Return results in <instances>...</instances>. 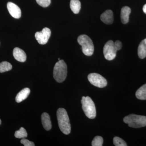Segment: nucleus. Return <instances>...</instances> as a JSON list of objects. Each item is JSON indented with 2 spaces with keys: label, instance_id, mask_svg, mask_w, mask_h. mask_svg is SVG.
Wrapping results in <instances>:
<instances>
[{
  "label": "nucleus",
  "instance_id": "1",
  "mask_svg": "<svg viewBox=\"0 0 146 146\" xmlns=\"http://www.w3.org/2000/svg\"><path fill=\"white\" fill-rule=\"evenodd\" d=\"M58 126L60 131L66 135L71 132V124L67 111L63 108H59L57 111Z\"/></svg>",
  "mask_w": 146,
  "mask_h": 146
},
{
  "label": "nucleus",
  "instance_id": "2",
  "mask_svg": "<svg viewBox=\"0 0 146 146\" xmlns=\"http://www.w3.org/2000/svg\"><path fill=\"white\" fill-rule=\"evenodd\" d=\"M67 66L63 60H58L54 68L53 76L56 81L62 82L65 80L67 76Z\"/></svg>",
  "mask_w": 146,
  "mask_h": 146
},
{
  "label": "nucleus",
  "instance_id": "3",
  "mask_svg": "<svg viewBox=\"0 0 146 146\" xmlns=\"http://www.w3.org/2000/svg\"><path fill=\"white\" fill-rule=\"evenodd\" d=\"M123 121L131 127L138 128L146 126V117L145 116L131 114L124 118Z\"/></svg>",
  "mask_w": 146,
  "mask_h": 146
},
{
  "label": "nucleus",
  "instance_id": "4",
  "mask_svg": "<svg viewBox=\"0 0 146 146\" xmlns=\"http://www.w3.org/2000/svg\"><path fill=\"white\" fill-rule=\"evenodd\" d=\"M78 42L82 46V49L84 54L87 56H91L94 54V45L91 38L87 35H82L78 38Z\"/></svg>",
  "mask_w": 146,
  "mask_h": 146
},
{
  "label": "nucleus",
  "instance_id": "5",
  "mask_svg": "<svg viewBox=\"0 0 146 146\" xmlns=\"http://www.w3.org/2000/svg\"><path fill=\"white\" fill-rule=\"evenodd\" d=\"M82 108L87 117L94 119L96 116V111L94 102L89 97H82L81 100Z\"/></svg>",
  "mask_w": 146,
  "mask_h": 146
},
{
  "label": "nucleus",
  "instance_id": "6",
  "mask_svg": "<svg viewBox=\"0 0 146 146\" xmlns=\"http://www.w3.org/2000/svg\"><path fill=\"white\" fill-rule=\"evenodd\" d=\"M117 51L114 42L112 40L108 41L104 47V54L107 60H113L117 55Z\"/></svg>",
  "mask_w": 146,
  "mask_h": 146
},
{
  "label": "nucleus",
  "instance_id": "7",
  "mask_svg": "<svg viewBox=\"0 0 146 146\" xmlns=\"http://www.w3.org/2000/svg\"><path fill=\"white\" fill-rule=\"evenodd\" d=\"M88 80L94 86L104 88L107 85V82L104 77L97 73H91L88 76Z\"/></svg>",
  "mask_w": 146,
  "mask_h": 146
},
{
  "label": "nucleus",
  "instance_id": "8",
  "mask_svg": "<svg viewBox=\"0 0 146 146\" xmlns=\"http://www.w3.org/2000/svg\"><path fill=\"white\" fill-rule=\"evenodd\" d=\"M50 30L45 27L41 32H37L35 33V37L38 43L40 44H46L50 36Z\"/></svg>",
  "mask_w": 146,
  "mask_h": 146
},
{
  "label": "nucleus",
  "instance_id": "9",
  "mask_svg": "<svg viewBox=\"0 0 146 146\" xmlns=\"http://www.w3.org/2000/svg\"><path fill=\"white\" fill-rule=\"evenodd\" d=\"M7 8L9 12L13 18L18 19L21 18V9L15 4L9 2L7 4Z\"/></svg>",
  "mask_w": 146,
  "mask_h": 146
},
{
  "label": "nucleus",
  "instance_id": "10",
  "mask_svg": "<svg viewBox=\"0 0 146 146\" xmlns=\"http://www.w3.org/2000/svg\"><path fill=\"white\" fill-rule=\"evenodd\" d=\"M13 57L16 60L21 62H24L26 60L27 55L23 50L19 48H15L13 50Z\"/></svg>",
  "mask_w": 146,
  "mask_h": 146
},
{
  "label": "nucleus",
  "instance_id": "11",
  "mask_svg": "<svg viewBox=\"0 0 146 146\" xmlns=\"http://www.w3.org/2000/svg\"><path fill=\"white\" fill-rule=\"evenodd\" d=\"M101 20L104 23L107 25H111L114 21V16L113 12L111 10H107L102 14Z\"/></svg>",
  "mask_w": 146,
  "mask_h": 146
},
{
  "label": "nucleus",
  "instance_id": "12",
  "mask_svg": "<svg viewBox=\"0 0 146 146\" xmlns=\"http://www.w3.org/2000/svg\"><path fill=\"white\" fill-rule=\"evenodd\" d=\"M131 10L129 7L125 6L123 7L121 10V21L123 24H127L129 21V16Z\"/></svg>",
  "mask_w": 146,
  "mask_h": 146
},
{
  "label": "nucleus",
  "instance_id": "13",
  "mask_svg": "<svg viewBox=\"0 0 146 146\" xmlns=\"http://www.w3.org/2000/svg\"><path fill=\"white\" fill-rule=\"evenodd\" d=\"M42 121L43 127L46 130H50L51 129V121L49 115L46 112H44L42 114Z\"/></svg>",
  "mask_w": 146,
  "mask_h": 146
},
{
  "label": "nucleus",
  "instance_id": "14",
  "mask_svg": "<svg viewBox=\"0 0 146 146\" xmlns=\"http://www.w3.org/2000/svg\"><path fill=\"white\" fill-rule=\"evenodd\" d=\"M30 93V90L29 88H26L23 89L19 92L16 96V102L17 103L21 102L28 97Z\"/></svg>",
  "mask_w": 146,
  "mask_h": 146
},
{
  "label": "nucleus",
  "instance_id": "15",
  "mask_svg": "<svg viewBox=\"0 0 146 146\" xmlns=\"http://www.w3.org/2000/svg\"><path fill=\"white\" fill-rule=\"evenodd\" d=\"M138 55L141 59L146 57V39L143 40L140 43L138 48Z\"/></svg>",
  "mask_w": 146,
  "mask_h": 146
},
{
  "label": "nucleus",
  "instance_id": "16",
  "mask_svg": "<svg viewBox=\"0 0 146 146\" xmlns=\"http://www.w3.org/2000/svg\"><path fill=\"white\" fill-rule=\"evenodd\" d=\"M70 7L73 13L78 14L81 9V3L79 0H71Z\"/></svg>",
  "mask_w": 146,
  "mask_h": 146
},
{
  "label": "nucleus",
  "instance_id": "17",
  "mask_svg": "<svg viewBox=\"0 0 146 146\" xmlns=\"http://www.w3.org/2000/svg\"><path fill=\"white\" fill-rule=\"evenodd\" d=\"M136 96L138 99L146 100V84L136 91Z\"/></svg>",
  "mask_w": 146,
  "mask_h": 146
},
{
  "label": "nucleus",
  "instance_id": "18",
  "mask_svg": "<svg viewBox=\"0 0 146 146\" xmlns=\"http://www.w3.org/2000/svg\"><path fill=\"white\" fill-rule=\"evenodd\" d=\"M12 68V65L8 62L3 61L0 63V73H3L10 71Z\"/></svg>",
  "mask_w": 146,
  "mask_h": 146
},
{
  "label": "nucleus",
  "instance_id": "19",
  "mask_svg": "<svg viewBox=\"0 0 146 146\" xmlns=\"http://www.w3.org/2000/svg\"><path fill=\"white\" fill-rule=\"evenodd\" d=\"M27 135L26 129L24 127H22L19 130L16 131L14 136L16 138H23L27 137Z\"/></svg>",
  "mask_w": 146,
  "mask_h": 146
},
{
  "label": "nucleus",
  "instance_id": "20",
  "mask_svg": "<svg viewBox=\"0 0 146 146\" xmlns=\"http://www.w3.org/2000/svg\"><path fill=\"white\" fill-rule=\"evenodd\" d=\"M113 143L116 146H127L125 141L118 137H115L113 138Z\"/></svg>",
  "mask_w": 146,
  "mask_h": 146
},
{
  "label": "nucleus",
  "instance_id": "21",
  "mask_svg": "<svg viewBox=\"0 0 146 146\" xmlns=\"http://www.w3.org/2000/svg\"><path fill=\"white\" fill-rule=\"evenodd\" d=\"M103 143V139L101 136H97L92 142V146H102Z\"/></svg>",
  "mask_w": 146,
  "mask_h": 146
},
{
  "label": "nucleus",
  "instance_id": "22",
  "mask_svg": "<svg viewBox=\"0 0 146 146\" xmlns=\"http://www.w3.org/2000/svg\"><path fill=\"white\" fill-rule=\"evenodd\" d=\"M36 3L42 7H46L50 4L51 0H36Z\"/></svg>",
  "mask_w": 146,
  "mask_h": 146
},
{
  "label": "nucleus",
  "instance_id": "23",
  "mask_svg": "<svg viewBox=\"0 0 146 146\" xmlns=\"http://www.w3.org/2000/svg\"><path fill=\"white\" fill-rule=\"evenodd\" d=\"M21 143L23 144L25 146H35L34 143L31 141H29L26 138H22L21 140Z\"/></svg>",
  "mask_w": 146,
  "mask_h": 146
},
{
  "label": "nucleus",
  "instance_id": "24",
  "mask_svg": "<svg viewBox=\"0 0 146 146\" xmlns=\"http://www.w3.org/2000/svg\"><path fill=\"white\" fill-rule=\"evenodd\" d=\"M114 44H115V48H116V49H117V50H119L121 49V48H122V43L121 42H120V41H116L114 43Z\"/></svg>",
  "mask_w": 146,
  "mask_h": 146
},
{
  "label": "nucleus",
  "instance_id": "25",
  "mask_svg": "<svg viewBox=\"0 0 146 146\" xmlns=\"http://www.w3.org/2000/svg\"><path fill=\"white\" fill-rule=\"evenodd\" d=\"M143 11L144 13L146 14V4L144 5L143 7Z\"/></svg>",
  "mask_w": 146,
  "mask_h": 146
},
{
  "label": "nucleus",
  "instance_id": "26",
  "mask_svg": "<svg viewBox=\"0 0 146 146\" xmlns=\"http://www.w3.org/2000/svg\"><path fill=\"white\" fill-rule=\"evenodd\" d=\"M1 120L0 119V125H1Z\"/></svg>",
  "mask_w": 146,
  "mask_h": 146
},
{
  "label": "nucleus",
  "instance_id": "27",
  "mask_svg": "<svg viewBox=\"0 0 146 146\" xmlns=\"http://www.w3.org/2000/svg\"><path fill=\"white\" fill-rule=\"evenodd\" d=\"M58 60H60V58H58Z\"/></svg>",
  "mask_w": 146,
  "mask_h": 146
}]
</instances>
